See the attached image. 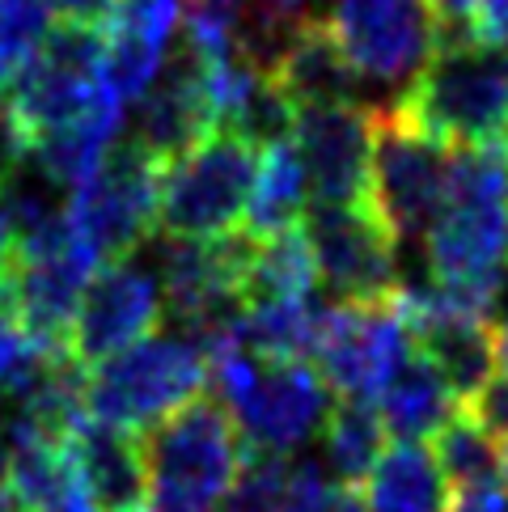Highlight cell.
Returning a JSON list of instances; mask_svg holds the SVG:
<instances>
[{
    "label": "cell",
    "mask_w": 508,
    "mask_h": 512,
    "mask_svg": "<svg viewBox=\"0 0 508 512\" xmlns=\"http://www.w3.org/2000/svg\"><path fill=\"white\" fill-rule=\"evenodd\" d=\"M381 111H390L411 132L437 140L445 149L504 140L508 127L504 47H479L466 39L441 43L432 51V60L415 72V81L403 94H394Z\"/></svg>",
    "instance_id": "6da1fadb"
},
{
    "label": "cell",
    "mask_w": 508,
    "mask_h": 512,
    "mask_svg": "<svg viewBox=\"0 0 508 512\" xmlns=\"http://www.w3.org/2000/svg\"><path fill=\"white\" fill-rule=\"evenodd\" d=\"M144 508L149 512H221L242 466V436L216 398H191L140 436Z\"/></svg>",
    "instance_id": "7a4b0ae2"
},
{
    "label": "cell",
    "mask_w": 508,
    "mask_h": 512,
    "mask_svg": "<svg viewBox=\"0 0 508 512\" xmlns=\"http://www.w3.org/2000/svg\"><path fill=\"white\" fill-rule=\"evenodd\" d=\"M208 386L246 449L284 457L310 445L331 411V390L310 360H271L254 356L250 347L216 356L208 364Z\"/></svg>",
    "instance_id": "3957f363"
},
{
    "label": "cell",
    "mask_w": 508,
    "mask_h": 512,
    "mask_svg": "<svg viewBox=\"0 0 508 512\" xmlns=\"http://www.w3.org/2000/svg\"><path fill=\"white\" fill-rule=\"evenodd\" d=\"M98 271V254L60 212L51 221L17 233L13 259L0 276V314L43 352H68V326L77 301Z\"/></svg>",
    "instance_id": "277c9868"
},
{
    "label": "cell",
    "mask_w": 508,
    "mask_h": 512,
    "mask_svg": "<svg viewBox=\"0 0 508 512\" xmlns=\"http://www.w3.org/2000/svg\"><path fill=\"white\" fill-rule=\"evenodd\" d=\"M119 98L102 72V34L85 22H56L34 56L17 64L9 89L0 98V115L13 136L30 144L34 136L98 111L102 102Z\"/></svg>",
    "instance_id": "5b68a950"
},
{
    "label": "cell",
    "mask_w": 508,
    "mask_h": 512,
    "mask_svg": "<svg viewBox=\"0 0 508 512\" xmlns=\"http://www.w3.org/2000/svg\"><path fill=\"white\" fill-rule=\"evenodd\" d=\"M85 411L111 428L140 436L208 386V360L187 335H144L123 352L89 364Z\"/></svg>",
    "instance_id": "8992f818"
},
{
    "label": "cell",
    "mask_w": 508,
    "mask_h": 512,
    "mask_svg": "<svg viewBox=\"0 0 508 512\" xmlns=\"http://www.w3.org/2000/svg\"><path fill=\"white\" fill-rule=\"evenodd\" d=\"M259 149L229 132H212L161 166L157 229L161 237H225L242 225Z\"/></svg>",
    "instance_id": "52a82bcc"
},
{
    "label": "cell",
    "mask_w": 508,
    "mask_h": 512,
    "mask_svg": "<svg viewBox=\"0 0 508 512\" xmlns=\"http://www.w3.org/2000/svg\"><path fill=\"white\" fill-rule=\"evenodd\" d=\"M322 22L356 68L365 94L377 89L386 102L403 94L441 47V22L428 0H331Z\"/></svg>",
    "instance_id": "ba28073f"
},
{
    "label": "cell",
    "mask_w": 508,
    "mask_h": 512,
    "mask_svg": "<svg viewBox=\"0 0 508 512\" xmlns=\"http://www.w3.org/2000/svg\"><path fill=\"white\" fill-rule=\"evenodd\" d=\"M157 182L161 161L136 149L132 140L115 144L102 166L68 191L64 216L98 263L127 259L157 229Z\"/></svg>",
    "instance_id": "9c48e42d"
},
{
    "label": "cell",
    "mask_w": 508,
    "mask_h": 512,
    "mask_svg": "<svg viewBox=\"0 0 508 512\" xmlns=\"http://www.w3.org/2000/svg\"><path fill=\"white\" fill-rule=\"evenodd\" d=\"M407 356H411V335L390 301L322 305L310 360L331 394L373 402Z\"/></svg>",
    "instance_id": "30bf717a"
},
{
    "label": "cell",
    "mask_w": 508,
    "mask_h": 512,
    "mask_svg": "<svg viewBox=\"0 0 508 512\" xmlns=\"http://www.w3.org/2000/svg\"><path fill=\"white\" fill-rule=\"evenodd\" d=\"M301 229L331 301H386L403 284L398 242L369 204H310Z\"/></svg>",
    "instance_id": "8fae6325"
},
{
    "label": "cell",
    "mask_w": 508,
    "mask_h": 512,
    "mask_svg": "<svg viewBox=\"0 0 508 512\" xmlns=\"http://www.w3.org/2000/svg\"><path fill=\"white\" fill-rule=\"evenodd\" d=\"M377 136H373V166H369V208L381 216L394 242H415L432 225L449 178V149L390 111L373 106Z\"/></svg>",
    "instance_id": "7c38bea8"
},
{
    "label": "cell",
    "mask_w": 508,
    "mask_h": 512,
    "mask_svg": "<svg viewBox=\"0 0 508 512\" xmlns=\"http://www.w3.org/2000/svg\"><path fill=\"white\" fill-rule=\"evenodd\" d=\"M377 119L365 102L297 106L293 149L310 182V204H369Z\"/></svg>",
    "instance_id": "4fadbf2b"
},
{
    "label": "cell",
    "mask_w": 508,
    "mask_h": 512,
    "mask_svg": "<svg viewBox=\"0 0 508 512\" xmlns=\"http://www.w3.org/2000/svg\"><path fill=\"white\" fill-rule=\"evenodd\" d=\"M161 314H166V301H161V284L149 267L132 259L98 263L77 301L64 347L72 360L89 369V364L123 352L127 343L153 335Z\"/></svg>",
    "instance_id": "5bb4252c"
},
{
    "label": "cell",
    "mask_w": 508,
    "mask_h": 512,
    "mask_svg": "<svg viewBox=\"0 0 508 512\" xmlns=\"http://www.w3.org/2000/svg\"><path fill=\"white\" fill-rule=\"evenodd\" d=\"M132 106H136L132 144L149 157H157L161 166L183 157L204 136L216 132L208 68H204V60H195L183 43H178V51H170V68H161V77L144 89Z\"/></svg>",
    "instance_id": "9a60e30c"
},
{
    "label": "cell",
    "mask_w": 508,
    "mask_h": 512,
    "mask_svg": "<svg viewBox=\"0 0 508 512\" xmlns=\"http://www.w3.org/2000/svg\"><path fill=\"white\" fill-rule=\"evenodd\" d=\"M178 26H183V0H115L102 17V72L123 106L161 77Z\"/></svg>",
    "instance_id": "2e32d148"
},
{
    "label": "cell",
    "mask_w": 508,
    "mask_h": 512,
    "mask_svg": "<svg viewBox=\"0 0 508 512\" xmlns=\"http://www.w3.org/2000/svg\"><path fill=\"white\" fill-rule=\"evenodd\" d=\"M77 479L98 512H132L144 508V457L132 432L111 428L102 419H81L64 436Z\"/></svg>",
    "instance_id": "e0dca14e"
},
{
    "label": "cell",
    "mask_w": 508,
    "mask_h": 512,
    "mask_svg": "<svg viewBox=\"0 0 508 512\" xmlns=\"http://www.w3.org/2000/svg\"><path fill=\"white\" fill-rule=\"evenodd\" d=\"M271 81L284 89L293 106H322V102H365L369 106L365 85H360L356 68L339 51L322 17H310L297 30V39L288 43L280 64L271 68Z\"/></svg>",
    "instance_id": "ac0fdd59"
},
{
    "label": "cell",
    "mask_w": 508,
    "mask_h": 512,
    "mask_svg": "<svg viewBox=\"0 0 508 512\" xmlns=\"http://www.w3.org/2000/svg\"><path fill=\"white\" fill-rule=\"evenodd\" d=\"M365 512H449L453 483L424 441H394L365 474Z\"/></svg>",
    "instance_id": "d6986e66"
},
{
    "label": "cell",
    "mask_w": 508,
    "mask_h": 512,
    "mask_svg": "<svg viewBox=\"0 0 508 512\" xmlns=\"http://www.w3.org/2000/svg\"><path fill=\"white\" fill-rule=\"evenodd\" d=\"M373 407L381 428L394 441H428L462 402L445 386V377L411 347V356L390 373V381L373 398Z\"/></svg>",
    "instance_id": "ffe728a7"
},
{
    "label": "cell",
    "mask_w": 508,
    "mask_h": 512,
    "mask_svg": "<svg viewBox=\"0 0 508 512\" xmlns=\"http://www.w3.org/2000/svg\"><path fill=\"white\" fill-rule=\"evenodd\" d=\"M119 132H123V102L111 98V102H102L98 111L56 127V132L34 136L26 144V157L56 182L60 191H72L106 161V153L119 144Z\"/></svg>",
    "instance_id": "44dd1931"
},
{
    "label": "cell",
    "mask_w": 508,
    "mask_h": 512,
    "mask_svg": "<svg viewBox=\"0 0 508 512\" xmlns=\"http://www.w3.org/2000/svg\"><path fill=\"white\" fill-rule=\"evenodd\" d=\"M318 441H322L318 466L326 479L356 487L365 483V474L373 470L381 449H386V428H381L373 402L343 398V402H331V411H326L318 428Z\"/></svg>",
    "instance_id": "7402d4cb"
},
{
    "label": "cell",
    "mask_w": 508,
    "mask_h": 512,
    "mask_svg": "<svg viewBox=\"0 0 508 512\" xmlns=\"http://www.w3.org/2000/svg\"><path fill=\"white\" fill-rule=\"evenodd\" d=\"M305 208H310V182H305V166L293 149V140L271 144V149H263L259 166H254V187H250L242 229L263 237L288 225H301Z\"/></svg>",
    "instance_id": "603a6c76"
},
{
    "label": "cell",
    "mask_w": 508,
    "mask_h": 512,
    "mask_svg": "<svg viewBox=\"0 0 508 512\" xmlns=\"http://www.w3.org/2000/svg\"><path fill=\"white\" fill-rule=\"evenodd\" d=\"M314 292H318V267L301 225L254 237V250L242 276V301L314 297Z\"/></svg>",
    "instance_id": "cb8c5ba5"
},
{
    "label": "cell",
    "mask_w": 508,
    "mask_h": 512,
    "mask_svg": "<svg viewBox=\"0 0 508 512\" xmlns=\"http://www.w3.org/2000/svg\"><path fill=\"white\" fill-rule=\"evenodd\" d=\"M322 318V301L314 297H267L246 301L242 309V343L254 356L271 360H310L314 331Z\"/></svg>",
    "instance_id": "d4e9b609"
},
{
    "label": "cell",
    "mask_w": 508,
    "mask_h": 512,
    "mask_svg": "<svg viewBox=\"0 0 508 512\" xmlns=\"http://www.w3.org/2000/svg\"><path fill=\"white\" fill-rule=\"evenodd\" d=\"M428 449L432 457L441 462L445 479L453 487H483V483H500V470H504V445L492 441L475 419H470L462 407L453 411L445 424L428 436Z\"/></svg>",
    "instance_id": "484cf974"
},
{
    "label": "cell",
    "mask_w": 508,
    "mask_h": 512,
    "mask_svg": "<svg viewBox=\"0 0 508 512\" xmlns=\"http://www.w3.org/2000/svg\"><path fill=\"white\" fill-rule=\"evenodd\" d=\"M288 483H293V462H288L284 453L246 449L242 466L225 491L221 512H280Z\"/></svg>",
    "instance_id": "4316f807"
},
{
    "label": "cell",
    "mask_w": 508,
    "mask_h": 512,
    "mask_svg": "<svg viewBox=\"0 0 508 512\" xmlns=\"http://www.w3.org/2000/svg\"><path fill=\"white\" fill-rule=\"evenodd\" d=\"M280 512H365V500L356 496V487L326 479L318 457H305V462H293V483H288Z\"/></svg>",
    "instance_id": "83f0119b"
},
{
    "label": "cell",
    "mask_w": 508,
    "mask_h": 512,
    "mask_svg": "<svg viewBox=\"0 0 508 512\" xmlns=\"http://www.w3.org/2000/svg\"><path fill=\"white\" fill-rule=\"evenodd\" d=\"M51 26H56V13L47 0H0V51L13 72L26 56H34Z\"/></svg>",
    "instance_id": "f1b7e54d"
},
{
    "label": "cell",
    "mask_w": 508,
    "mask_h": 512,
    "mask_svg": "<svg viewBox=\"0 0 508 512\" xmlns=\"http://www.w3.org/2000/svg\"><path fill=\"white\" fill-rule=\"evenodd\" d=\"M47 356H56V352H43V347H34L5 314H0V390L22 394L30 381L43 373Z\"/></svg>",
    "instance_id": "f546056e"
},
{
    "label": "cell",
    "mask_w": 508,
    "mask_h": 512,
    "mask_svg": "<svg viewBox=\"0 0 508 512\" xmlns=\"http://www.w3.org/2000/svg\"><path fill=\"white\" fill-rule=\"evenodd\" d=\"M462 411L475 419V424L492 436V441H508V377H487L483 386L462 402Z\"/></svg>",
    "instance_id": "4dcf8cb0"
},
{
    "label": "cell",
    "mask_w": 508,
    "mask_h": 512,
    "mask_svg": "<svg viewBox=\"0 0 508 512\" xmlns=\"http://www.w3.org/2000/svg\"><path fill=\"white\" fill-rule=\"evenodd\" d=\"M453 39H466L479 47H508V0H470V9ZM453 39H445V43H453Z\"/></svg>",
    "instance_id": "1f68e13d"
},
{
    "label": "cell",
    "mask_w": 508,
    "mask_h": 512,
    "mask_svg": "<svg viewBox=\"0 0 508 512\" xmlns=\"http://www.w3.org/2000/svg\"><path fill=\"white\" fill-rule=\"evenodd\" d=\"M449 512H508V483H483V487H462L453 496Z\"/></svg>",
    "instance_id": "d6a6232c"
},
{
    "label": "cell",
    "mask_w": 508,
    "mask_h": 512,
    "mask_svg": "<svg viewBox=\"0 0 508 512\" xmlns=\"http://www.w3.org/2000/svg\"><path fill=\"white\" fill-rule=\"evenodd\" d=\"M51 13L60 22H85V26H102V17L111 13L115 0H47Z\"/></svg>",
    "instance_id": "836d02e7"
},
{
    "label": "cell",
    "mask_w": 508,
    "mask_h": 512,
    "mask_svg": "<svg viewBox=\"0 0 508 512\" xmlns=\"http://www.w3.org/2000/svg\"><path fill=\"white\" fill-rule=\"evenodd\" d=\"M318 0H246V9H259L271 17H288V22H310Z\"/></svg>",
    "instance_id": "e575fe53"
},
{
    "label": "cell",
    "mask_w": 508,
    "mask_h": 512,
    "mask_svg": "<svg viewBox=\"0 0 508 512\" xmlns=\"http://www.w3.org/2000/svg\"><path fill=\"white\" fill-rule=\"evenodd\" d=\"M13 246H17V225L9 221V212L0 208V276H5V267L13 259Z\"/></svg>",
    "instance_id": "d590c367"
},
{
    "label": "cell",
    "mask_w": 508,
    "mask_h": 512,
    "mask_svg": "<svg viewBox=\"0 0 508 512\" xmlns=\"http://www.w3.org/2000/svg\"><path fill=\"white\" fill-rule=\"evenodd\" d=\"M492 347H496V369H504V377H508V309L492 326Z\"/></svg>",
    "instance_id": "8d00e7d4"
},
{
    "label": "cell",
    "mask_w": 508,
    "mask_h": 512,
    "mask_svg": "<svg viewBox=\"0 0 508 512\" xmlns=\"http://www.w3.org/2000/svg\"><path fill=\"white\" fill-rule=\"evenodd\" d=\"M9 77H13V64L5 60V51H0V98H5V89H9Z\"/></svg>",
    "instance_id": "74e56055"
},
{
    "label": "cell",
    "mask_w": 508,
    "mask_h": 512,
    "mask_svg": "<svg viewBox=\"0 0 508 512\" xmlns=\"http://www.w3.org/2000/svg\"><path fill=\"white\" fill-rule=\"evenodd\" d=\"M500 479L508 483V441H504V470H500Z\"/></svg>",
    "instance_id": "f35d334b"
},
{
    "label": "cell",
    "mask_w": 508,
    "mask_h": 512,
    "mask_svg": "<svg viewBox=\"0 0 508 512\" xmlns=\"http://www.w3.org/2000/svg\"><path fill=\"white\" fill-rule=\"evenodd\" d=\"M0 424H5V390H0Z\"/></svg>",
    "instance_id": "ab89813d"
}]
</instances>
